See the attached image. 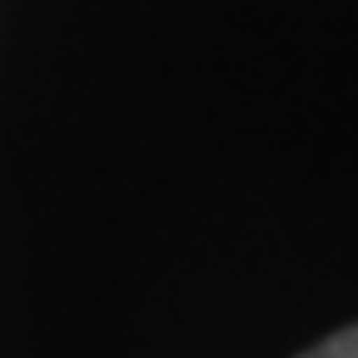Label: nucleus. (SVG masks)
<instances>
[{
	"label": "nucleus",
	"instance_id": "1",
	"mask_svg": "<svg viewBox=\"0 0 358 358\" xmlns=\"http://www.w3.org/2000/svg\"><path fill=\"white\" fill-rule=\"evenodd\" d=\"M299 358H358V324H348V329L329 334L324 343H313V348H303Z\"/></svg>",
	"mask_w": 358,
	"mask_h": 358
}]
</instances>
